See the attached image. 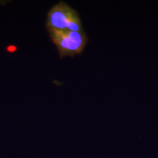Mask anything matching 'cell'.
Masks as SVG:
<instances>
[{"instance_id": "1", "label": "cell", "mask_w": 158, "mask_h": 158, "mask_svg": "<svg viewBox=\"0 0 158 158\" xmlns=\"http://www.w3.org/2000/svg\"><path fill=\"white\" fill-rule=\"evenodd\" d=\"M46 27L48 29L61 31H83L78 13L64 2L56 4L50 10L48 13Z\"/></svg>"}, {"instance_id": "2", "label": "cell", "mask_w": 158, "mask_h": 158, "mask_svg": "<svg viewBox=\"0 0 158 158\" xmlns=\"http://www.w3.org/2000/svg\"><path fill=\"white\" fill-rule=\"evenodd\" d=\"M51 40L56 45L61 57L73 56L84 51L88 38L82 31H61L48 29Z\"/></svg>"}]
</instances>
